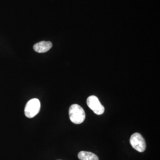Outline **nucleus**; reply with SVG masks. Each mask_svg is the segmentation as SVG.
Wrapping results in <instances>:
<instances>
[{
    "mask_svg": "<svg viewBox=\"0 0 160 160\" xmlns=\"http://www.w3.org/2000/svg\"><path fill=\"white\" fill-rule=\"evenodd\" d=\"M87 104L95 114L100 115L103 114L104 112V108L100 102L98 98L95 96H90L88 97L87 99Z\"/></svg>",
    "mask_w": 160,
    "mask_h": 160,
    "instance_id": "20e7f679",
    "label": "nucleus"
},
{
    "mask_svg": "<svg viewBox=\"0 0 160 160\" xmlns=\"http://www.w3.org/2000/svg\"><path fill=\"white\" fill-rule=\"evenodd\" d=\"M52 47V43L51 42L42 41L37 43L33 46V49L38 53H45L49 51Z\"/></svg>",
    "mask_w": 160,
    "mask_h": 160,
    "instance_id": "39448f33",
    "label": "nucleus"
},
{
    "mask_svg": "<svg viewBox=\"0 0 160 160\" xmlns=\"http://www.w3.org/2000/svg\"><path fill=\"white\" fill-rule=\"evenodd\" d=\"M40 109V101L38 98H33L27 103L24 113L28 118H32L39 113Z\"/></svg>",
    "mask_w": 160,
    "mask_h": 160,
    "instance_id": "f03ea898",
    "label": "nucleus"
},
{
    "mask_svg": "<svg viewBox=\"0 0 160 160\" xmlns=\"http://www.w3.org/2000/svg\"><path fill=\"white\" fill-rule=\"evenodd\" d=\"M78 157L80 160H99L96 155L87 151H81Z\"/></svg>",
    "mask_w": 160,
    "mask_h": 160,
    "instance_id": "423d86ee",
    "label": "nucleus"
},
{
    "mask_svg": "<svg viewBox=\"0 0 160 160\" xmlns=\"http://www.w3.org/2000/svg\"><path fill=\"white\" fill-rule=\"evenodd\" d=\"M69 116L71 121L75 124H81L86 119V113L80 105L74 104L70 106Z\"/></svg>",
    "mask_w": 160,
    "mask_h": 160,
    "instance_id": "f257e3e1",
    "label": "nucleus"
},
{
    "mask_svg": "<svg viewBox=\"0 0 160 160\" xmlns=\"http://www.w3.org/2000/svg\"><path fill=\"white\" fill-rule=\"evenodd\" d=\"M132 147L139 152H143L146 149V143L143 137L139 133L132 135L130 139Z\"/></svg>",
    "mask_w": 160,
    "mask_h": 160,
    "instance_id": "7ed1b4c3",
    "label": "nucleus"
}]
</instances>
